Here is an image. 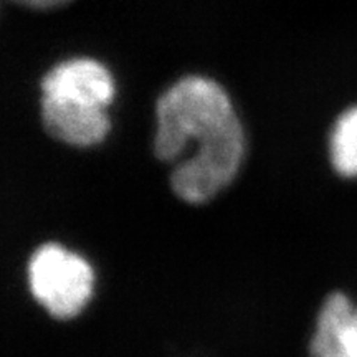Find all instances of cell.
<instances>
[{
    "instance_id": "obj_6",
    "label": "cell",
    "mask_w": 357,
    "mask_h": 357,
    "mask_svg": "<svg viewBox=\"0 0 357 357\" xmlns=\"http://www.w3.org/2000/svg\"><path fill=\"white\" fill-rule=\"evenodd\" d=\"M311 357H357V306L342 293L326 298L310 342Z\"/></svg>"
},
{
    "instance_id": "obj_1",
    "label": "cell",
    "mask_w": 357,
    "mask_h": 357,
    "mask_svg": "<svg viewBox=\"0 0 357 357\" xmlns=\"http://www.w3.org/2000/svg\"><path fill=\"white\" fill-rule=\"evenodd\" d=\"M235 116L229 95L213 79L181 78L159 98L155 106L154 153L160 160L172 162L189 142L202 141Z\"/></svg>"
},
{
    "instance_id": "obj_4",
    "label": "cell",
    "mask_w": 357,
    "mask_h": 357,
    "mask_svg": "<svg viewBox=\"0 0 357 357\" xmlns=\"http://www.w3.org/2000/svg\"><path fill=\"white\" fill-rule=\"evenodd\" d=\"M43 96L106 109L113 101L114 82L105 65L91 58H75L48 71L42 79Z\"/></svg>"
},
{
    "instance_id": "obj_8",
    "label": "cell",
    "mask_w": 357,
    "mask_h": 357,
    "mask_svg": "<svg viewBox=\"0 0 357 357\" xmlns=\"http://www.w3.org/2000/svg\"><path fill=\"white\" fill-rule=\"evenodd\" d=\"M10 2L22 7L40 8V10H45V8H55V7L66 6V3H70L71 0H10Z\"/></svg>"
},
{
    "instance_id": "obj_3",
    "label": "cell",
    "mask_w": 357,
    "mask_h": 357,
    "mask_svg": "<svg viewBox=\"0 0 357 357\" xmlns=\"http://www.w3.org/2000/svg\"><path fill=\"white\" fill-rule=\"evenodd\" d=\"M26 275L33 298L55 318H73L91 298L95 281L91 266L56 243L35 250Z\"/></svg>"
},
{
    "instance_id": "obj_2",
    "label": "cell",
    "mask_w": 357,
    "mask_h": 357,
    "mask_svg": "<svg viewBox=\"0 0 357 357\" xmlns=\"http://www.w3.org/2000/svg\"><path fill=\"white\" fill-rule=\"evenodd\" d=\"M197 144L195 154L177 164L171 176L172 190L190 204L207 202L234 181L245 151L242 124L235 116Z\"/></svg>"
},
{
    "instance_id": "obj_5",
    "label": "cell",
    "mask_w": 357,
    "mask_h": 357,
    "mask_svg": "<svg viewBox=\"0 0 357 357\" xmlns=\"http://www.w3.org/2000/svg\"><path fill=\"white\" fill-rule=\"evenodd\" d=\"M42 121L52 137L79 147L98 144L109 131L106 109L52 96L42 98Z\"/></svg>"
},
{
    "instance_id": "obj_7",
    "label": "cell",
    "mask_w": 357,
    "mask_h": 357,
    "mask_svg": "<svg viewBox=\"0 0 357 357\" xmlns=\"http://www.w3.org/2000/svg\"><path fill=\"white\" fill-rule=\"evenodd\" d=\"M331 162L342 177H357V106L337 118L331 132Z\"/></svg>"
}]
</instances>
